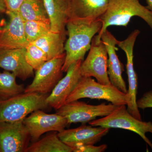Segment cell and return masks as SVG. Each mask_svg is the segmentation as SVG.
Segmentation results:
<instances>
[{"mask_svg": "<svg viewBox=\"0 0 152 152\" xmlns=\"http://www.w3.org/2000/svg\"><path fill=\"white\" fill-rule=\"evenodd\" d=\"M23 121L0 123V152H26L31 138Z\"/></svg>", "mask_w": 152, "mask_h": 152, "instance_id": "11", "label": "cell"}, {"mask_svg": "<svg viewBox=\"0 0 152 152\" xmlns=\"http://www.w3.org/2000/svg\"><path fill=\"white\" fill-rule=\"evenodd\" d=\"M102 27L100 18L88 19L69 18L66 28L68 39L65 45V60L63 66V72L79 60L83 61L89 50L93 38L99 34Z\"/></svg>", "mask_w": 152, "mask_h": 152, "instance_id": "1", "label": "cell"}, {"mask_svg": "<svg viewBox=\"0 0 152 152\" xmlns=\"http://www.w3.org/2000/svg\"><path fill=\"white\" fill-rule=\"evenodd\" d=\"M9 22L0 32V48H26L28 45L25 34V20L18 12H7Z\"/></svg>", "mask_w": 152, "mask_h": 152, "instance_id": "14", "label": "cell"}, {"mask_svg": "<svg viewBox=\"0 0 152 152\" xmlns=\"http://www.w3.org/2000/svg\"><path fill=\"white\" fill-rule=\"evenodd\" d=\"M16 77L15 74L9 71L0 72V101L24 92V86L17 83Z\"/></svg>", "mask_w": 152, "mask_h": 152, "instance_id": "22", "label": "cell"}, {"mask_svg": "<svg viewBox=\"0 0 152 152\" xmlns=\"http://www.w3.org/2000/svg\"><path fill=\"white\" fill-rule=\"evenodd\" d=\"M146 1L147 4V6H146L147 8L152 13V0H146Z\"/></svg>", "mask_w": 152, "mask_h": 152, "instance_id": "29", "label": "cell"}, {"mask_svg": "<svg viewBox=\"0 0 152 152\" xmlns=\"http://www.w3.org/2000/svg\"><path fill=\"white\" fill-rule=\"evenodd\" d=\"M109 3V0H71L69 18L100 19L106 12Z\"/></svg>", "mask_w": 152, "mask_h": 152, "instance_id": "18", "label": "cell"}, {"mask_svg": "<svg viewBox=\"0 0 152 152\" xmlns=\"http://www.w3.org/2000/svg\"><path fill=\"white\" fill-rule=\"evenodd\" d=\"M4 24L3 23H0V32H1V30L2 28H1V26H2V25Z\"/></svg>", "mask_w": 152, "mask_h": 152, "instance_id": "30", "label": "cell"}, {"mask_svg": "<svg viewBox=\"0 0 152 152\" xmlns=\"http://www.w3.org/2000/svg\"><path fill=\"white\" fill-rule=\"evenodd\" d=\"M118 106L105 103L93 105L77 100L66 103L56 110V113L65 118L69 124L77 123L84 124L94 121L97 117L108 115Z\"/></svg>", "mask_w": 152, "mask_h": 152, "instance_id": "7", "label": "cell"}, {"mask_svg": "<svg viewBox=\"0 0 152 152\" xmlns=\"http://www.w3.org/2000/svg\"><path fill=\"white\" fill-rule=\"evenodd\" d=\"M89 124L93 126L118 128L132 131L138 134L152 149V143L146 136L147 133L152 134V123L136 118L128 112L125 105L118 106L108 115L94 120Z\"/></svg>", "mask_w": 152, "mask_h": 152, "instance_id": "5", "label": "cell"}, {"mask_svg": "<svg viewBox=\"0 0 152 152\" xmlns=\"http://www.w3.org/2000/svg\"><path fill=\"white\" fill-rule=\"evenodd\" d=\"M72 152V149L60 140L56 132L34 142L28 146L26 151V152Z\"/></svg>", "mask_w": 152, "mask_h": 152, "instance_id": "20", "label": "cell"}, {"mask_svg": "<svg viewBox=\"0 0 152 152\" xmlns=\"http://www.w3.org/2000/svg\"><path fill=\"white\" fill-rule=\"evenodd\" d=\"M138 108L145 110L152 108V90L145 93L140 99L137 101Z\"/></svg>", "mask_w": 152, "mask_h": 152, "instance_id": "26", "label": "cell"}, {"mask_svg": "<svg viewBox=\"0 0 152 152\" xmlns=\"http://www.w3.org/2000/svg\"><path fill=\"white\" fill-rule=\"evenodd\" d=\"M89 51L80 68L82 77H94L101 84L111 85L107 73V51L102 39L99 40L95 36Z\"/></svg>", "mask_w": 152, "mask_h": 152, "instance_id": "6", "label": "cell"}, {"mask_svg": "<svg viewBox=\"0 0 152 152\" xmlns=\"http://www.w3.org/2000/svg\"><path fill=\"white\" fill-rule=\"evenodd\" d=\"M7 9L4 0H0V15L2 14L6 13Z\"/></svg>", "mask_w": 152, "mask_h": 152, "instance_id": "28", "label": "cell"}, {"mask_svg": "<svg viewBox=\"0 0 152 152\" xmlns=\"http://www.w3.org/2000/svg\"><path fill=\"white\" fill-rule=\"evenodd\" d=\"M25 0H4L7 12H18L19 9Z\"/></svg>", "mask_w": 152, "mask_h": 152, "instance_id": "27", "label": "cell"}, {"mask_svg": "<svg viewBox=\"0 0 152 152\" xmlns=\"http://www.w3.org/2000/svg\"><path fill=\"white\" fill-rule=\"evenodd\" d=\"M64 53L47 61L36 70L31 83L25 88V93L48 94L51 92L62 78V67L65 60Z\"/></svg>", "mask_w": 152, "mask_h": 152, "instance_id": "8", "label": "cell"}, {"mask_svg": "<svg viewBox=\"0 0 152 152\" xmlns=\"http://www.w3.org/2000/svg\"><path fill=\"white\" fill-rule=\"evenodd\" d=\"M83 61L79 60L70 66L66 75L60 80L47 98V103L51 108L57 110L65 104L67 98L81 78L80 68Z\"/></svg>", "mask_w": 152, "mask_h": 152, "instance_id": "12", "label": "cell"}, {"mask_svg": "<svg viewBox=\"0 0 152 152\" xmlns=\"http://www.w3.org/2000/svg\"><path fill=\"white\" fill-rule=\"evenodd\" d=\"M140 33V30H135L124 40L118 41L117 45L125 52L126 56V68L129 86L127 94L129 98L127 109L133 116L137 119L142 120L141 115L137 105L138 78L134 67V48L136 40Z\"/></svg>", "mask_w": 152, "mask_h": 152, "instance_id": "10", "label": "cell"}, {"mask_svg": "<svg viewBox=\"0 0 152 152\" xmlns=\"http://www.w3.org/2000/svg\"><path fill=\"white\" fill-rule=\"evenodd\" d=\"M66 39V36L50 31L30 43L34 44L42 49L46 54L48 61L65 53Z\"/></svg>", "mask_w": 152, "mask_h": 152, "instance_id": "19", "label": "cell"}, {"mask_svg": "<svg viewBox=\"0 0 152 152\" xmlns=\"http://www.w3.org/2000/svg\"><path fill=\"white\" fill-rule=\"evenodd\" d=\"M107 145L95 146L94 145H81L75 147L73 149V152H103L107 149Z\"/></svg>", "mask_w": 152, "mask_h": 152, "instance_id": "25", "label": "cell"}, {"mask_svg": "<svg viewBox=\"0 0 152 152\" xmlns=\"http://www.w3.org/2000/svg\"><path fill=\"white\" fill-rule=\"evenodd\" d=\"M101 39L105 45L108 53L107 73L112 85L123 92L127 94L126 83L122 77L124 64L116 53L118 40L107 29L102 34Z\"/></svg>", "mask_w": 152, "mask_h": 152, "instance_id": "15", "label": "cell"}, {"mask_svg": "<svg viewBox=\"0 0 152 152\" xmlns=\"http://www.w3.org/2000/svg\"><path fill=\"white\" fill-rule=\"evenodd\" d=\"M49 95L24 92L0 101V123L20 121L37 110L50 109L46 101Z\"/></svg>", "mask_w": 152, "mask_h": 152, "instance_id": "3", "label": "cell"}, {"mask_svg": "<svg viewBox=\"0 0 152 152\" xmlns=\"http://www.w3.org/2000/svg\"><path fill=\"white\" fill-rule=\"evenodd\" d=\"M18 12L25 21H38L50 24L43 0H25Z\"/></svg>", "mask_w": 152, "mask_h": 152, "instance_id": "21", "label": "cell"}, {"mask_svg": "<svg viewBox=\"0 0 152 152\" xmlns=\"http://www.w3.org/2000/svg\"><path fill=\"white\" fill-rule=\"evenodd\" d=\"M23 123L33 142L38 140L45 133L49 132H60L69 125L67 120L62 116L56 113L47 114L42 110L31 113L28 117L24 119Z\"/></svg>", "mask_w": 152, "mask_h": 152, "instance_id": "9", "label": "cell"}, {"mask_svg": "<svg viewBox=\"0 0 152 152\" xmlns=\"http://www.w3.org/2000/svg\"><path fill=\"white\" fill-rule=\"evenodd\" d=\"M26 48H0V68L15 74L17 77L25 81L34 75V69L27 62Z\"/></svg>", "mask_w": 152, "mask_h": 152, "instance_id": "16", "label": "cell"}, {"mask_svg": "<svg viewBox=\"0 0 152 152\" xmlns=\"http://www.w3.org/2000/svg\"><path fill=\"white\" fill-rule=\"evenodd\" d=\"M83 98L105 100L117 106L127 105L129 101L127 94L112 84L104 85L96 82L91 77H82L67 98L65 103Z\"/></svg>", "mask_w": 152, "mask_h": 152, "instance_id": "4", "label": "cell"}, {"mask_svg": "<svg viewBox=\"0 0 152 152\" xmlns=\"http://www.w3.org/2000/svg\"><path fill=\"white\" fill-rule=\"evenodd\" d=\"M24 28L28 43L33 42L51 31L50 24L38 21H25Z\"/></svg>", "mask_w": 152, "mask_h": 152, "instance_id": "23", "label": "cell"}, {"mask_svg": "<svg viewBox=\"0 0 152 152\" xmlns=\"http://www.w3.org/2000/svg\"><path fill=\"white\" fill-rule=\"evenodd\" d=\"M43 1L50 19L52 31L66 36V26L69 18L71 0Z\"/></svg>", "mask_w": 152, "mask_h": 152, "instance_id": "17", "label": "cell"}, {"mask_svg": "<svg viewBox=\"0 0 152 152\" xmlns=\"http://www.w3.org/2000/svg\"><path fill=\"white\" fill-rule=\"evenodd\" d=\"M110 129L83 124L75 129L64 130L58 133L60 140L72 149L81 145H95L109 133Z\"/></svg>", "mask_w": 152, "mask_h": 152, "instance_id": "13", "label": "cell"}, {"mask_svg": "<svg viewBox=\"0 0 152 152\" xmlns=\"http://www.w3.org/2000/svg\"><path fill=\"white\" fill-rule=\"evenodd\" d=\"M135 16L143 19L152 30V13L139 0H109L107 9L100 18L102 27L96 37L100 40L102 34L110 26L126 27Z\"/></svg>", "mask_w": 152, "mask_h": 152, "instance_id": "2", "label": "cell"}, {"mask_svg": "<svg viewBox=\"0 0 152 152\" xmlns=\"http://www.w3.org/2000/svg\"><path fill=\"white\" fill-rule=\"evenodd\" d=\"M25 57L28 64L35 70L48 61L46 54L33 43H29L26 47Z\"/></svg>", "mask_w": 152, "mask_h": 152, "instance_id": "24", "label": "cell"}]
</instances>
